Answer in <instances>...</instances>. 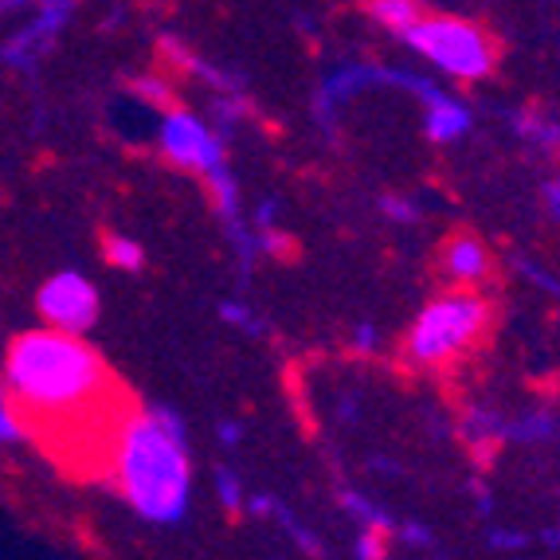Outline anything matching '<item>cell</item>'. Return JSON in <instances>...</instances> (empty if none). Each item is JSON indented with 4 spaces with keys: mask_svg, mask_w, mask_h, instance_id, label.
Segmentation results:
<instances>
[{
    "mask_svg": "<svg viewBox=\"0 0 560 560\" xmlns=\"http://www.w3.org/2000/svg\"><path fill=\"white\" fill-rule=\"evenodd\" d=\"M114 475H118L126 502L145 522H180L188 510L192 467H188L185 428L177 416L173 411L133 416L114 443Z\"/></svg>",
    "mask_w": 560,
    "mask_h": 560,
    "instance_id": "7a4b0ae2",
    "label": "cell"
},
{
    "mask_svg": "<svg viewBox=\"0 0 560 560\" xmlns=\"http://www.w3.org/2000/svg\"><path fill=\"white\" fill-rule=\"evenodd\" d=\"M205 177H208V185H212L220 212H224L228 220H235V180L228 177V168H224V165H215V168H208Z\"/></svg>",
    "mask_w": 560,
    "mask_h": 560,
    "instance_id": "7c38bea8",
    "label": "cell"
},
{
    "mask_svg": "<svg viewBox=\"0 0 560 560\" xmlns=\"http://www.w3.org/2000/svg\"><path fill=\"white\" fill-rule=\"evenodd\" d=\"M369 16H373L376 24H384V28L404 32V28H411L423 12H420V0H369Z\"/></svg>",
    "mask_w": 560,
    "mask_h": 560,
    "instance_id": "30bf717a",
    "label": "cell"
},
{
    "mask_svg": "<svg viewBox=\"0 0 560 560\" xmlns=\"http://www.w3.org/2000/svg\"><path fill=\"white\" fill-rule=\"evenodd\" d=\"M490 322V306L478 294H447L423 310L408 334V357L420 364H443L475 346Z\"/></svg>",
    "mask_w": 560,
    "mask_h": 560,
    "instance_id": "3957f363",
    "label": "cell"
},
{
    "mask_svg": "<svg viewBox=\"0 0 560 560\" xmlns=\"http://www.w3.org/2000/svg\"><path fill=\"white\" fill-rule=\"evenodd\" d=\"M357 552H361V557H384V545H381V525H376L373 533H364V541L357 545Z\"/></svg>",
    "mask_w": 560,
    "mask_h": 560,
    "instance_id": "9a60e30c",
    "label": "cell"
},
{
    "mask_svg": "<svg viewBox=\"0 0 560 560\" xmlns=\"http://www.w3.org/2000/svg\"><path fill=\"white\" fill-rule=\"evenodd\" d=\"M133 91H138L141 98H145V103H153V106H165L168 98H173V91H168L165 79H153V75L138 79V83H133Z\"/></svg>",
    "mask_w": 560,
    "mask_h": 560,
    "instance_id": "4fadbf2b",
    "label": "cell"
},
{
    "mask_svg": "<svg viewBox=\"0 0 560 560\" xmlns=\"http://www.w3.org/2000/svg\"><path fill=\"white\" fill-rule=\"evenodd\" d=\"M106 259L121 271H138L141 262H145V252H141V243H133L130 235H106Z\"/></svg>",
    "mask_w": 560,
    "mask_h": 560,
    "instance_id": "8fae6325",
    "label": "cell"
},
{
    "mask_svg": "<svg viewBox=\"0 0 560 560\" xmlns=\"http://www.w3.org/2000/svg\"><path fill=\"white\" fill-rule=\"evenodd\" d=\"M220 498H224L228 510H235V505H240V486H235L232 475H220Z\"/></svg>",
    "mask_w": 560,
    "mask_h": 560,
    "instance_id": "2e32d148",
    "label": "cell"
},
{
    "mask_svg": "<svg viewBox=\"0 0 560 560\" xmlns=\"http://www.w3.org/2000/svg\"><path fill=\"white\" fill-rule=\"evenodd\" d=\"M423 59L447 71V75L458 79H486L494 71V44L486 36L482 28L467 24V20H447V16H435V20H416L411 28L400 32Z\"/></svg>",
    "mask_w": 560,
    "mask_h": 560,
    "instance_id": "277c9868",
    "label": "cell"
},
{
    "mask_svg": "<svg viewBox=\"0 0 560 560\" xmlns=\"http://www.w3.org/2000/svg\"><path fill=\"white\" fill-rule=\"evenodd\" d=\"M4 381L20 411L36 423H71L98 408L110 388L103 357L79 334L36 329L12 341L4 361Z\"/></svg>",
    "mask_w": 560,
    "mask_h": 560,
    "instance_id": "6da1fadb",
    "label": "cell"
},
{
    "mask_svg": "<svg viewBox=\"0 0 560 560\" xmlns=\"http://www.w3.org/2000/svg\"><path fill=\"white\" fill-rule=\"evenodd\" d=\"M36 306L51 329L86 334V329L98 322V290H94V282L83 279V275L63 271V275H56V279L44 282Z\"/></svg>",
    "mask_w": 560,
    "mask_h": 560,
    "instance_id": "5b68a950",
    "label": "cell"
},
{
    "mask_svg": "<svg viewBox=\"0 0 560 560\" xmlns=\"http://www.w3.org/2000/svg\"><path fill=\"white\" fill-rule=\"evenodd\" d=\"M384 208H388L396 220H411V215H416V205H404V200H396V197L384 200Z\"/></svg>",
    "mask_w": 560,
    "mask_h": 560,
    "instance_id": "e0dca14e",
    "label": "cell"
},
{
    "mask_svg": "<svg viewBox=\"0 0 560 560\" xmlns=\"http://www.w3.org/2000/svg\"><path fill=\"white\" fill-rule=\"evenodd\" d=\"M161 150H165V158L173 165L197 168V173L224 165V141L215 138L197 114L185 110H173L161 121Z\"/></svg>",
    "mask_w": 560,
    "mask_h": 560,
    "instance_id": "8992f818",
    "label": "cell"
},
{
    "mask_svg": "<svg viewBox=\"0 0 560 560\" xmlns=\"http://www.w3.org/2000/svg\"><path fill=\"white\" fill-rule=\"evenodd\" d=\"M440 267L458 287H475V282H482L490 275V252H486V243L475 240V235H455L443 247Z\"/></svg>",
    "mask_w": 560,
    "mask_h": 560,
    "instance_id": "52a82bcc",
    "label": "cell"
},
{
    "mask_svg": "<svg viewBox=\"0 0 560 560\" xmlns=\"http://www.w3.org/2000/svg\"><path fill=\"white\" fill-rule=\"evenodd\" d=\"M411 86L428 98V138L431 141H455L470 130V114L458 103H451L447 94L431 91L428 83H411Z\"/></svg>",
    "mask_w": 560,
    "mask_h": 560,
    "instance_id": "9c48e42d",
    "label": "cell"
},
{
    "mask_svg": "<svg viewBox=\"0 0 560 560\" xmlns=\"http://www.w3.org/2000/svg\"><path fill=\"white\" fill-rule=\"evenodd\" d=\"M71 9H75V0H44V16L32 24L24 36L16 39V44L4 51V56L12 59V63H20V67H28L32 59H36V51L47 44V39L56 36L59 28L67 24V16H71Z\"/></svg>",
    "mask_w": 560,
    "mask_h": 560,
    "instance_id": "ba28073f",
    "label": "cell"
},
{
    "mask_svg": "<svg viewBox=\"0 0 560 560\" xmlns=\"http://www.w3.org/2000/svg\"><path fill=\"white\" fill-rule=\"evenodd\" d=\"M20 435H24V428H20V420H16V408L0 396V443H12V440H20Z\"/></svg>",
    "mask_w": 560,
    "mask_h": 560,
    "instance_id": "5bb4252c",
    "label": "cell"
}]
</instances>
